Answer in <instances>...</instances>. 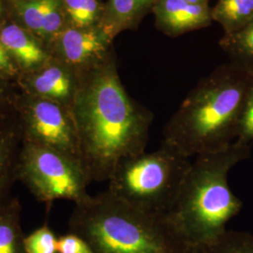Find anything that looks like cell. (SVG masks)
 I'll use <instances>...</instances> for the list:
<instances>
[{"label": "cell", "mask_w": 253, "mask_h": 253, "mask_svg": "<svg viewBox=\"0 0 253 253\" xmlns=\"http://www.w3.org/2000/svg\"><path fill=\"white\" fill-rule=\"evenodd\" d=\"M72 112L91 183L108 181L123 160L145 152L153 115L127 94L114 56L80 75Z\"/></svg>", "instance_id": "cell-1"}, {"label": "cell", "mask_w": 253, "mask_h": 253, "mask_svg": "<svg viewBox=\"0 0 253 253\" xmlns=\"http://www.w3.org/2000/svg\"><path fill=\"white\" fill-rule=\"evenodd\" d=\"M251 76L241 69L219 68L197 84L163 129V143L187 158L234 143Z\"/></svg>", "instance_id": "cell-2"}, {"label": "cell", "mask_w": 253, "mask_h": 253, "mask_svg": "<svg viewBox=\"0 0 253 253\" xmlns=\"http://www.w3.org/2000/svg\"><path fill=\"white\" fill-rule=\"evenodd\" d=\"M251 144L236 139L225 148L201 154L190 163L166 217L188 245L202 244L222 235L243 207L228 184L230 170L249 158Z\"/></svg>", "instance_id": "cell-3"}, {"label": "cell", "mask_w": 253, "mask_h": 253, "mask_svg": "<svg viewBox=\"0 0 253 253\" xmlns=\"http://www.w3.org/2000/svg\"><path fill=\"white\" fill-rule=\"evenodd\" d=\"M69 232L94 253H186L166 215L134 208L107 190L74 204Z\"/></svg>", "instance_id": "cell-4"}, {"label": "cell", "mask_w": 253, "mask_h": 253, "mask_svg": "<svg viewBox=\"0 0 253 253\" xmlns=\"http://www.w3.org/2000/svg\"><path fill=\"white\" fill-rule=\"evenodd\" d=\"M190 163V158L162 142L153 152L137 154L119 163L107 181V191L134 208L166 215Z\"/></svg>", "instance_id": "cell-5"}, {"label": "cell", "mask_w": 253, "mask_h": 253, "mask_svg": "<svg viewBox=\"0 0 253 253\" xmlns=\"http://www.w3.org/2000/svg\"><path fill=\"white\" fill-rule=\"evenodd\" d=\"M16 173L17 181L48 207L57 200L77 204L89 196L91 182L81 162L51 148L22 141Z\"/></svg>", "instance_id": "cell-6"}, {"label": "cell", "mask_w": 253, "mask_h": 253, "mask_svg": "<svg viewBox=\"0 0 253 253\" xmlns=\"http://www.w3.org/2000/svg\"><path fill=\"white\" fill-rule=\"evenodd\" d=\"M11 109L18 121L22 141L54 149L80 161L72 109L24 92L14 95Z\"/></svg>", "instance_id": "cell-7"}, {"label": "cell", "mask_w": 253, "mask_h": 253, "mask_svg": "<svg viewBox=\"0 0 253 253\" xmlns=\"http://www.w3.org/2000/svg\"><path fill=\"white\" fill-rule=\"evenodd\" d=\"M113 41L100 27H67L48 46H53L52 57L80 75L105 63L113 54Z\"/></svg>", "instance_id": "cell-8"}, {"label": "cell", "mask_w": 253, "mask_h": 253, "mask_svg": "<svg viewBox=\"0 0 253 253\" xmlns=\"http://www.w3.org/2000/svg\"><path fill=\"white\" fill-rule=\"evenodd\" d=\"M79 75L54 57L30 73H22L16 84L27 95L51 100L72 109Z\"/></svg>", "instance_id": "cell-9"}, {"label": "cell", "mask_w": 253, "mask_h": 253, "mask_svg": "<svg viewBox=\"0 0 253 253\" xmlns=\"http://www.w3.org/2000/svg\"><path fill=\"white\" fill-rule=\"evenodd\" d=\"M14 21L46 46L67 27L60 0H6Z\"/></svg>", "instance_id": "cell-10"}, {"label": "cell", "mask_w": 253, "mask_h": 253, "mask_svg": "<svg viewBox=\"0 0 253 253\" xmlns=\"http://www.w3.org/2000/svg\"><path fill=\"white\" fill-rule=\"evenodd\" d=\"M152 12L157 28L170 37L208 27L213 22L208 4L186 0H157Z\"/></svg>", "instance_id": "cell-11"}, {"label": "cell", "mask_w": 253, "mask_h": 253, "mask_svg": "<svg viewBox=\"0 0 253 253\" xmlns=\"http://www.w3.org/2000/svg\"><path fill=\"white\" fill-rule=\"evenodd\" d=\"M0 43L17 65L21 74L33 72L52 59L47 46L15 21L0 24Z\"/></svg>", "instance_id": "cell-12"}, {"label": "cell", "mask_w": 253, "mask_h": 253, "mask_svg": "<svg viewBox=\"0 0 253 253\" xmlns=\"http://www.w3.org/2000/svg\"><path fill=\"white\" fill-rule=\"evenodd\" d=\"M22 145L18 121L12 109L0 113V210L13 196L11 190L17 182V161Z\"/></svg>", "instance_id": "cell-13"}, {"label": "cell", "mask_w": 253, "mask_h": 253, "mask_svg": "<svg viewBox=\"0 0 253 253\" xmlns=\"http://www.w3.org/2000/svg\"><path fill=\"white\" fill-rule=\"evenodd\" d=\"M157 0H108L99 27L114 41L119 33L135 28L152 11Z\"/></svg>", "instance_id": "cell-14"}, {"label": "cell", "mask_w": 253, "mask_h": 253, "mask_svg": "<svg viewBox=\"0 0 253 253\" xmlns=\"http://www.w3.org/2000/svg\"><path fill=\"white\" fill-rule=\"evenodd\" d=\"M21 215V203L14 196L0 210V253H27Z\"/></svg>", "instance_id": "cell-15"}, {"label": "cell", "mask_w": 253, "mask_h": 253, "mask_svg": "<svg viewBox=\"0 0 253 253\" xmlns=\"http://www.w3.org/2000/svg\"><path fill=\"white\" fill-rule=\"evenodd\" d=\"M211 17L225 34L234 33L253 20V0H218L211 9Z\"/></svg>", "instance_id": "cell-16"}, {"label": "cell", "mask_w": 253, "mask_h": 253, "mask_svg": "<svg viewBox=\"0 0 253 253\" xmlns=\"http://www.w3.org/2000/svg\"><path fill=\"white\" fill-rule=\"evenodd\" d=\"M186 253H253V235L226 230L210 241L188 246Z\"/></svg>", "instance_id": "cell-17"}, {"label": "cell", "mask_w": 253, "mask_h": 253, "mask_svg": "<svg viewBox=\"0 0 253 253\" xmlns=\"http://www.w3.org/2000/svg\"><path fill=\"white\" fill-rule=\"evenodd\" d=\"M67 25L79 28L99 27L105 3L102 0H60Z\"/></svg>", "instance_id": "cell-18"}, {"label": "cell", "mask_w": 253, "mask_h": 253, "mask_svg": "<svg viewBox=\"0 0 253 253\" xmlns=\"http://www.w3.org/2000/svg\"><path fill=\"white\" fill-rule=\"evenodd\" d=\"M220 45L242 64L243 72L253 76V20L234 33L225 34Z\"/></svg>", "instance_id": "cell-19"}, {"label": "cell", "mask_w": 253, "mask_h": 253, "mask_svg": "<svg viewBox=\"0 0 253 253\" xmlns=\"http://www.w3.org/2000/svg\"><path fill=\"white\" fill-rule=\"evenodd\" d=\"M57 239L54 231L45 222L25 235L24 245L27 253H57Z\"/></svg>", "instance_id": "cell-20"}, {"label": "cell", "mask_w": 253, "mask_h": 253, "mask_svg": "<svg viewBox=\"0 0 253 253\" xmlns=\"http://www.w3.org/2000/svg\"><path fill=\"white\" fill-rule=\"evenodd\" d=\"M237 139L248 144L253 142V79L250 84L241 113Z\"/></svg>", "instance_id": "cell-21"}, {"label": "cell", "mask_w": 253, "mask_h": 253, "mask_svg": "<svg viewBox=\"0 0 253 253\" xmlns=\"http://www.w3.org/2000/svg\"><path fill=\"white\" fill-rule=\"evenodd\" d=\"M57 253H94L79 235L68 232L57 239Z\"/></svg>", "instance_id": "cell-22"}, {"label": "cell", "mask_w": 253, "mask_h": 253, "mask_svg": "<svg viewBox=\"0 0 253 253\" xmlns=\"http://www.w3.org/2000/svg\"><path fill=\"white\" fill-rule=\"evenodd\" d=\"M20 75L21 72L17 65L0 43V78L9 83H16Z\"/></svg>", "instance_id": "cell-23"}, {"label": "cell", "mask_w": 253, "mask_h": 253, "mask_svg": "<svg viewBox=\"0 0 253 253\" xmlns=\"http://www.w3.org/2000/svg\"><path fill=\"white\" fill-rule=\"evenodd\" d=\"M10 84L0 78V113H5L11 110L14 95L11 92Z\"/></svg>", "instance_id": "cell-24"}, {"label": "cell", "mask_w": 253, "mask_h": 253, "mask_svg": "<svg viewBox=\"0 0 253 253\" xmlns=\"http://www.w3.org/2000/svg\"><path fill=\"white\" fill-rule=\"evenodd\" d=\"M8 11V5L6 0H0V24L3 23L5 20V14H7Z\"/></svg>", "instance_id": "cell-25"}, {"label": "cell", "mask_w": 253, "mask_h": 253, "mask_svg": "<svg viewBox=\"0 0 253 253\" xmlns=\"http://www.w3.org/2000/svg\"><path fill=\"white\" fill-rule=\"evenodd\" d=\"M188 2L191 3H197V4H208L209 0H186Z\"/></svg>", "instance_id": "cell-26"}]
</instances>
